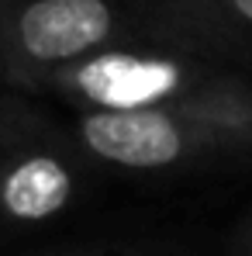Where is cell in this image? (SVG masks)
<instances>
[{
	"mask_svg": "<svg viewBox=\"0 0 252 256\" xmlns=\"http://www.w3.org/2000/svg\"><path fill=\"white\" fill-rule=\"evenodd\" d=\"M83 86L104 108L125 111V108H169V104H194L211 94L225 90L228 84L211 86H190L183 73L173 62L159 59H128V56H111L83 70Z\"/></svg>",
	"mask_w": 252,
	"mask_h": 256,
	"instance_id": "obj_1",
	"label": "cell"
},
{
	"mask_svg": "<svg viewBox=\"0 0 252 256\" xmlns=\"http://www.w3.org/2000/svg\"><path fill=\"white\" fill-rule=\"evenodd\" d=\"M111 7L104 0H35L21 14V45L31 59L59 62L83 56L111 35Z\"/></svg>",
	"mask_w": 252,
	"mask_h": 256,
	"instance_id": "obj_2",
	"label": "cell"
},
{
	"mask_svg": "<svg viewBox=\"0 0 252 256\" xmlns=\"http://www.w3.org/2000/svg\"><path fill=\"white\" fill-rule=\"evenodd\" d=\"M73 194V180L66 166L52 156H31L17 163L3 180V208L21 222H38L55 214Z\"/></svg>",
	"mask_w": 252,
	"mask_h": 256,
	"instance_id": "obj_3",
	"label": "cell"
},
{
	"mask_svg": "<svg viewBox=\"0 0 252 256\" xmlns=\"http://www.w3.org/2000/svg\"><path fill=\"white\" fill-rule=\"evenodd\" d=\"M232 4V10L246 21V24H252V0H228Z\"/></svg>",
	"mask_w": 252,
	"mask_h": 256,
	"instance_id": "obj_4",
	"label": "cell"
},
{
	"mask_svg": "<svg viewBox=\"0 0 252 256\" xmlns=\"http://www.w3.org/2000/svg\"><path fill=\"white\" fill-rule=\"evenodd\" d=\"M242 256H252V236H249V242H246V253Z\"/></svg>",
	"mask_w": 252,
	"mask_h": 256,
	"instance_id": "obj_5",
	"label": "cell"
}]
</instances>
